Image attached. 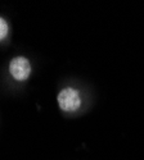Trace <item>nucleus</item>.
<instances>
[{
    "label": "nucleus",
    "mask_w": 144,
    "mask_h": 160,
    "mask_svg": "<svg viewBox=\"0 0 144 160\" xmlns=\"http://www.w3.org/2000/svg\"><path fill=\"white\" fill-rule=\"evenodd\" d=\"M32 62L23 54L14 55L7 64V77L9 78L10 85L14 86L27 83L32 76Z\"/></svg>",
    "instance_id": "nucleus-1"
},
{
    "label": "nucleus",
    "mask_w": 144,
    "mask_h": 160,
    "mask_svg": "<svg viewBox=\"0 0 144 160\" xmlns=\"http://www.w3.org/2000/svg\"><path fill=\"white\" fill-rule=\"evenodd\" d=\"M57 104L61 112L66 114H75L80 112L83 106V94L80 88L73 86H64L57 94Z\"/></svg>",
    "instance_id": "nucleus-2"
},
{
    "label": "nucleus",
    "mask_w": 144,
    "mask_h": 160,
    "mask_svg": "<svg viewBox=\"0 0 144 160\" xmlns=\"http://www.w3.org/2000/svg\"><path fill=\"white\" fill-rule=\"evenodd\" d=\"M10 33L12 28L9 21L5 17L0 16V45H7L10 41Z\"/></svg>",
    "instance_id": "nucleus-3"
}]
</instances>
